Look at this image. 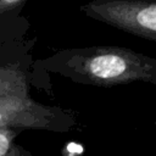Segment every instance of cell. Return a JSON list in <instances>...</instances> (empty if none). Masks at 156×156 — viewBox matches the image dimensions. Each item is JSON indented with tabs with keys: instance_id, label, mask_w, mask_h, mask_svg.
Masks as SVG:
<instances>
[{
	"instance_id": "8992f818",
	"label": "cell",
	"mask_w": 156,
	"mask_h": 156,
	"mask_svg": "<svg viewBox=\"0 0 156 156\" xmlns=\"http://www.w3.org/2000/svg\"><path fill=\"white\" fill-rule=\"evenodd\" d=\"M155 126H156V121H155Z\"/></svg>"
},
{
	"instance_id": "6da1fadb",
	"label": "cell",
	"mask_w": 156,
	"mask_h": 156,
	"mask_svg": "<svg viewBox=\"0 0 156 156\" xmlns=\"http://www.w3.org/2000/svg\"><path fill=\"white\" fill-rule=\"evenodd\" d=\"M55 71L80 83L112 87L132 82L156 84V58L117 46L67 50L52 57Z\"/></svg>"
},
{
	"instance_id": "5b68a950",
	"label": "cell",
	"mask_w": 156,
	"mask_h": 156,
	"mask_svg": "<svg viewBox=\"0 0 156 156\" xmlns=\"http://www.w3.org/2000/svg\"><path fill=\"white\" fill-rule=\"evenodd\" d=\"M24 0H0V13L13 9L15 6H17L18 4L23 2Z\"/></svg>"
},
{
	"instance_id": "7a4b0ae2",
	"label": "cell",
	"mask_w": 156,
	"mask_h": 156,
	"mask_svg": "<svg viewBox=\"0 0 156 156\" xmlns=\"http://www.w3.org/2000/svg\"><path fill=\"white\" fill-rule=\"evenodd\" d=\"M76 123L73 115L44 106L29 98L24 77L15 69H0V128L65 133Z\"/></svg>"
},
{
	"instance_id": "277c9868",
	"label": "cell",
	"mask_w": 156,
	"mask_h": 156,
	"mask_svg": "<svg viewBox=\"0 0 156 156\" xmlns=\"http://www.w3.org/2000/svg\"><path fill=\"white\" fill-rule=\"evenodd\" d=\"M20 130L0 128V156H33L32 152L16 143Z\"/></svg>"
},
{
	"instance_id": "3957f363",
	"label": "cell",
	"mask_w": 156,
	"mask_h": 156,
	"mask_svg": "<svg viewBox=\"0 0 156 156\" xmlns=\"http://www.w3.org/2000/svg\"><path fill=\"white\" fill-rule=\"evenodd\" d=\"M82 11L130 34L156 41V0H91Z\"/></svg>"
}]
</instances>
